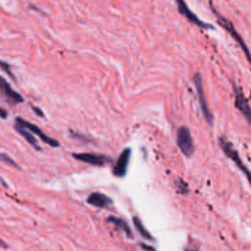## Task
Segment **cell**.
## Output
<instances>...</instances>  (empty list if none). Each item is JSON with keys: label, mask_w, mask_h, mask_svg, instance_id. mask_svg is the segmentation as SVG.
<instances>
[{"label": "cell", "mask_w": 251, "mask_h": 251, "mask_svg": "<svg viewBox=\"0 0 251 251\" xmlns=\"http://www.w3.org/2000/svg\"><path fill=\"white\" fill-rule=\"evenodd\" d=\"M87 203L98 208H105L113 203L112 199L102 193H92L87 198Z\"/></svg>", "instance_id": "obj_11"}, {"label": "cell", "mask_w": 251, "mask_h": 251, "mask_svg": "<svg viewBox=\"0 0 251 251\" xmlns=\"http://www.w3.org/2000/svg\"><path fill=\"white\" fill-rule=\"evenodd\" d=\"M108 222L112 223V225H114L115 227H117L118 230L125 233V234H126L129 238L132 237L131 229H130L129 225H127V223L125 222L124 220H122V218L114 217V216H109V217H108Z\"/></svg>", "instance_id": "obj_13"}, {"label": "cell", "mask_w": 251, "mask_h": 251, "mask_svg": "<svg viewBox=\"0 0 251 251\" xmlns=\"http://www.w3.org/2000/svg\"><path fill=\"white\" fill-rule=\"evenodd\" d=\"M0 68H1L2 71H4V73H6L7 75L12 78V80H16V78H15L14 73L11 71V66H10V64H7L6 61H4V60H0Z\"/></svg>", "instance_id": "obj_16"}, {"label": "cell", "mask_w": 251, "mask_h": 251, "mask_svg": "<svg viewBox=\"0 0 251 251\" xmlns=\"http://www.w3.org/2000/svg\"><path fill=\"white\" fill-rule=\"evenodd\" d=\"M233 91H234L235 96V107H237V109L242 113L243 117H244L245 119H247V122L251 125V107L249 102H248L247 98L244 97V93H243V91L240 90L239 87L234 86V87H233Z\"/></svg>", "instance_id": "obj_10"}, {"label": "cell", "mask_w": 251, "mask_h": 251, "mask_svg": "<svg viewBox=\"0 0 251 251\" xmlns=\"http://www.w3.org/2000/svg\"><path fill=\"white\" fill-rule=\"evenodd\" d=\"M194 83H195L196 93H198L199 103H200V108H201V112H202V114H203V118H205V120L207 122L208 125H212L213 124V115H212V113H211L210 107H208L207 98H206L205 90H203L202 77H201L200 74H195V75H194Z\"/></svg>", "instance_id": "obj_4"}, {"label": "cell", "mask_w": 251, "mask_h": 251, "mask_svg": "<svg viewBox=\"0 0 251 251\" xmlns=\"http://www.w3.org/2000/svg\"><path fill=\"white\" fill-rule=\"evenodd\" d=\"M178 181H179V184H178L179 191H180L181 194H188L189 193L188 184H186L185 181H183V180H178Z\"/></svg>", "instance_id": "obj_17"}, {"label": "cell", "mask_w": 251, "mask_h": 251, "mask_svg": "<svg viewBox=\"0 0 251 251\" xmlns=\"http://www.w3.org/2000/svg\"><path fill=\"white\" fill-rule=\"evenodd\" d=\"M0 93L10 104H20L25 100L24 97L19 92H16L2 76H0Z\"/></svg>", "instance_id": "obj_8"}, {"label": "cell", "mask_w": 251, "mask_h": 251, "mask_svg": "<svg viewBox=\"0 0 251 251\" xmlns=\"http://www.w3.org/2000/svg\"><path fill=\"white\" fill-rule=\"evenodd\" d=\"M176 145H178L181 153L185 157H188V158H190L194 154V152H195V145H194L193 136H191L189 127L185 126V125L179 127L178 131H176Z\"/></svg>", "instance_id": "obj_3"}, {"label": "cell", "mask_w": 251, "mask_h": 251, "mask_svg": "<svg viewBox=\"0 0 251 251\" xmlns=\"http://www.w3.org/2000/svg\"><path fill=\"white\" fill-rule=\"evenodd\" d=\"M213 12H215V15H216V16H217V22H218V24H220V26L222 27L223 29H226V31H227L228 33L230 34V37H232V38L234 39V41L237 42L238 44H239V47H240V48H242V50L244 51V54H245V56H247V59L251 63V53H250L249 48H248L247 43H245V41H244V39H243V37L240 36L239 32H238L237 28H235V27H234V25H233L232 22L229 21V20L226 19L225 16H222V15H221L220 12L217 11V10L213 9Z\"/></svg>", "instance_id": "obj_2"}, {"label": "cell", "mask_w": 251, "mask_h": 251, "mask_svg": "<svg viewBox=\"0 0 251 251\" xmlns=\"http://www.w3.org/2000/svg\"><path fill=\"white\" fill-rule=\"evenodd\" d=\"M176 6H178V11L179 14L183 15L188 21H190L191 24L195 25V26L201 27V28H205V29H213V26L210 24H206L203 22L202 20H200L198 17V15L194 14L193 11L190 10V7L188 6V4L185 2V0H176Z\"/></svg>", "instance_id": "obj_7"}, {"label": "cell", "mask_w": 251, "mask_h": 251, "mask_svg": "<svg viewBox=\"0 0 251 251\" xmlns=\"http://www.w3.org/2000/svg\"><path fill=\"white\" fill-rule=\"evenodd\" d=\"M15 124L21 125V126L26 127L27 130H29V131L34 135V136H38L39 139H41V141H43L44 144L49 145L50 147L60 146V145H59V141H56L55 139H51V137L48 136V135H47L46 132L41 129V127H38L37 125L32 124V123L27 122V120H25L24 118H20V117L16 118V119H15Z\"/></svg>", "instance_id": "obj_5"}, {"label": "cell", "mask_w": 251, "mask_h": 251, "mask_svg": "<svg viewBox=\"0 0 251 251\" xmlns=\"http://www.w3.org/2000/svg\"><path fill=\"white\" fill-rule=\"evenodd\" d=\"M15 130H16V131L19 132V134L21 135V136L24 137V139L26 140V141L28 142L32 147H33V149H36L37 151H41V147L38 146V142H37L36 136H34V135L29 131V130H27L26 127L21 126V125H17V124H15Z\"/></svg>", "instance_id": "obj_12"}, {"label": "cell", "mask_w": 251, "mask_h": 251, "mask_svg": "<svg viewBox=\"0 0 251 251\" xmlns=\"http://www.w3.org/2000/svg\"><path fill=\"white\" fill-rule=\"evenodd\" d=\"M0 161H1V162H4V163H6V164H9V166L14 167V168H16V169H20L19 164H17L16 162L14 161V159H12V158H10V157L7 156L6 153H0Z\"/></svg>", "instance_id": "obj_15"}, {"label": "cell", "mask_w": 251, "mask_h": 251, "mask_svg": "<svg viewBox=\"0 0 251 251\" xmlns=\"http://www.w3.org/2000/svg\"><path fill=\"white\" fill-rule=\"evenodd\" d=\"M32 109H33V112L36 113V114L38 115V117H41V118H44V113L42 112V110L39 109V108H37V107H34V105H32Z\"/></svg>", "instance_id": "obj_18"}, {"label": "cell", "mask_w": 251, "mask_h": 251, "mask_svg": "<svg viewBox=\"0 0 251 251\" xmlns=\"http://www.w3.org/2000/svg\"><path fill=\"white\" fill-rule=\"evenodd\" d=\"M132 222H134V226H135V228H136L137 232H139V234L141 235V237L144 238V239L153 240V237H152V235H151V233H150L149 230H147L146 228H145V226L142 225L141 220H140L139 217H136V216H135V217H132Z\"/></svg>", "instance_id": "obj_14"}, {"label": "cell", "mask_w": 251, "mask_h": 251, "mask_svg": "<svg viewBox=\"0 0 251 251\" xmlns=\"http://www.w3.org/2000/svg\"><path fill=\"white\" fill-rule=\"evenodd\" d=\"M218 142H220V147L222 149V151L225 152L226 156H227L228 158L232 159V161L234 162L235 166H237L238 168H239L240 171L243 172V174L247 176L248 181H249V184L251 185V171L249 168H248L247 166H245V163L243 162V159L240 158L239 153H238L237 150L234 149V146H233L232 142H230L229 140L226 139L225 136L220 137Z\"/></svg>", "instance_id": "obj_1"}, {"label": "cell", "mask_w": 251, "mask_h": 251, "mask_svg": "<svg viewBox=\"0 0 251 251\" xmlns=\"http://www.w3.org/2000/svg\"><path fill=\"white\" fill-rule=\"evenodd\" d=\"M0 247H2V248H6V244H5V243L2 242V240H0Z\"/></svg>", "instance_id": "obj_20"}, {"label": "cell", "mask_w": 251, "mask_h": 251, "mask_svg": "<svg viewBox=\"0 0 251 251\" xmlns=\"http://www.w3.org/2000/svg\"><path fill=\"white\" fill-rule=\"evenodd\" d=\"M0 118H1V119H6V118H7L6 109H4L2 107H0Z\"/></svg>", "instance_id": "obj_19"}, {"label": "cell", "mask_w": 251, "mask_h": 251, "mask_svg": "<svg viewBox=\"0 0 251 251\" xmlns=\"http://www.w3.org/2000/svg\"><path fill=\"white\" fill-rule=\"evenodd\" d=\"M73 157L83 163L91 164L96 167H104L105 164L112 163L113 159L109 156L100 153H91V152H82V153H73Z\"/></svg>", "instance_id": "obj_6"}, {"label": "cell", "mask_w": 251, "mask_h": 251, "mask_svg": "<svg viewBox=\"0 0 251 251\" xmlns=\"http://www.w3.org/2000/svg\"><path fill=\"white\" fill-rule=\"evenodd\" d=\"M130 157H131V149H125L118 157L114 167H113V174L118 178H124L126 176L127 167H129Z\"/></svg>", "instance_id": "obj_9"}]
</instances>
